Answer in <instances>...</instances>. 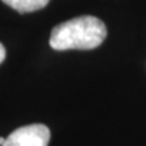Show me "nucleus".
<instances>
[{
  "instance_id": "obj_3",
  "label": "nucleus",
  "mask_w": 146,
  "mask_h": 146,
  "mask_svg": "<svg viewBox=\"0 0 146 146\" xmlns=\"http://www.w3.org/2000/svg\"><path fill=\"white\" fill-rule=\"evenodd\" d=\"M1 1L21 14H27L45 8L50 0H1Z\"/></svg>"
},
{
  "instance_id": "obj_5",
  "label": "nucleus",
  "mask_w": 146,
  "mask_h": 146,
  "mask_svg": "<svg viewBox=\"0 0 146 146\" xmlns=\"http://www.w3.org/2000/svg\"><path fill=\"white\" fill-rule=\"evenodd\" d=\"M4 142H5V138H4V137H0V146L3 145Z\"/></svg>"
},
{
  "instance_id": "obj_4",
  "label": "nucleus",
  "mask_w": 146,
  "mask_h": 146,
  "mask_svg": "<svg viewBox=\"0 0 146 146\" xmlns=\"http://www.w3.org/2000/svg\"><path fill=\"white\" fill-rule=\"evenodd\" d=\"M5 54H7L5 53V47L3 46V43H0V64L5 60Z\"/></svg>"
},
{
  "instance_id": "obj_1",
  "label": "nucleus",
  "mask_w": 146,
  "mask_h": 146,
  "mask_svg": "<svg viewBox=\"0 0 146 146\" xmlns=\"http://www.w3.org/2000/svg\"><path fill=\"white\" fill-rule=\"evenodd\" d=\"M107 36V27L99 18L83 15L60 23L53 29L49 45L54 50H91Z\"/></svg>"
},
{
  "instance_id": "obj_2",
  "label": "nucleus",
  "mask_w": 146,
  "mask_h": 146,
  "mask_svg": "<svg viewBox=\"0 0 146 146\" xmlns=\"http://www.w3.org/2000/svg\"><path fill=\"white\" fill-rule=\"evenodd\" d=\"M49 141V127L42 123H33L12 131L1 146H47Z\"/></svg>"
}]
</instances>
